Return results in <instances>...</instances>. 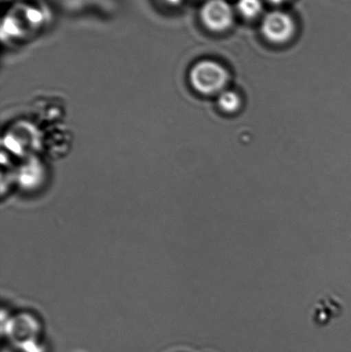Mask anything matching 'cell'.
<instances>
[{
  "label": "cell",
  "instance_id": "cell-1",
  "mask_svg": "<svg viewBox=\"0 0 351 352\" xmlns=\"http://www.w3.org/2000/svg\"><path fill=\"white\" fill-rule=\"evenodd\" d=\"M230 80L228 70L214 60H202L194 65L190 72L193 88L205 96L222 94Z\"/></svg>",
  "mask_w": 351,
  "mask_h": 352
},
{
  "label": "cell",
  "instance_id": "cell-2",
  "mask_svg": "<svg viewBox=\"0 0 351 352\" xmlns=\"http://www.w3.org/2000/svg\"><path fill=\"white\" fill-rule=\"evenodd\" d=\"M260 32L263 38L271 45H286L296 35V21L284 10H271L264 14L260 25Z\"/></svg>",
  "mask_w": 351,
  "mask_h": 352
},
{
  "label": "cell",
  "instance_id": "cell-3",
  "mask_svg": "<svg viewBox=\"0 0 351 352\" xmlns=\"http://www.w3.org/2000/svg\"><path fill=\"white\" fill-rule=\"evenodd\" d=\"M203 24L214 32H224L234 23V12L226 0H208L201 10Z\"/></svg>",
  "mask_w": 351,
  "mask_h": 352
},
{
  "label": "cell",
  "instance_id": "cell-4",
  "mask_svg": "<svg viewBox=\"0 0 351 352\" xmlns=\"http://www.w3.org/2000/svg\"><path fill=\"white\" fill-rule=\"evenodd\" d=\"M237 12L247 20H255L263 12L264 4L262 0H238Z\"/></svg>",
  "mask_w": 351,
  "mask_h": 352
},
{
  "label": "cell",
  "instance_id": "cell-5",
  "mask_svg": "<svg viewBox=\"0 0 351 352\" xmlns=\"http://www.w3.org/2000/svg\"><path fill=\"white\" fill-rule=\"evenodd\" d=\"M218 107L220 111L226 113H235L240 109L242 101L238 93L235 91L225 90L222 94L218 96Z\"/></svg>",
  "mask_w": 351,
  "mask_h": 352
},
{
  "label": "cell",
  "instance_id": "cell-6",
  "mask_svg": "<svg viewBox=\"0 0 351 352\" xmlns=\"http://www.w3.org/2000/svg\"><path fill=\"white\" fill-rule=\"evenodd\" d=\"M2 31H8V35H16L19 33L18 23L16 19L8 16L4 19L3 26H2Z\"/></svg>",
  "mask_w": 351,
  "mask_h": 352
},
{
  "label": "cell",
  "instance_id": "cell-7",
  "mask_svg": "<svg viewBox=\"0 0 351 352\" xmlns=\"http://www.w3.org/2000/svg\"><path fill=\"white\" fill-rule=\"evenodd\" d=\"M26 14L28 20L33 24H38L43 21V16H41V12H39V10H34V8H28Z\"/></svg>",
  "mask_w": 351,
  "mask_h": 352
},
{
  "label": "cell",
  "instance_id": "cell-8",
  "mask_svg": "<svg viewBox=\"0 0 351 352\" xmlns=\"http://www.w3.org/2000/svg\"><path fill=\"white\" fill-rule=\"evenodd\" d=\"M267 1L274 6H282V4L288 3L291 0H267Z\"/></svg>",
  "mask_w": 351,
  "mask_h": 352
},
{
  "label": "cell",
  "instance_id": "cell-9",
  "mask_svg": "<svg viewBox=\"0 0 351 352\" xmlns=\"http://www.w3.org/2000/svg\"><path fill=\"white\" fill-rule=\"evenodd\" d=\"M164 1H166L167 3L169 4H179L181 3L183 0H164Z\"/></svg>",
  "mask_w": 351,
  "mask_h": 352
}]
</instances>
